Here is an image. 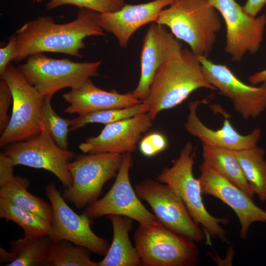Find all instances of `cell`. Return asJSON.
Masks as SVG:
<instances>
[{
	"label": "cell",
	"instance_id": "cell-1",
	"mask_svg": "<svg viewBox=\"0 0 266 266\" xmlns=\"http://www.w3.org/2000/svg\"><path fill=\"white\" fill-rule=\"evenodd\" d=\"M99 14L80 8L75 19L65 24H56L50 16L27 22L15 33L17 46L13 61L19 62L31 55L44 52L82 58L80 51L85 47V38L105 35L100 24Z\"/></svg>",
	"mask_w": 266,
	"mask_h": 266
},
{
	"label": "cell",
	"instance_id": "cell-2",
	"mask_svg": "<svg viewBox=\"0 0 266 266\" xmlns=\"http://www.w3.org/2000/svg\"><path fill=\"white\" fill-rule=\"evenodd\" d=\"M200 88L216 90L209 82L198 57L191 50H182L157 70L147 99L152 119L164 110L183 102Z\"/></svg>",
	"mask_w": 266,
	"mask_h": 266
},
{
	"label": "cell",
	"instance_id": "cell-3",
	"mask_svg": "<svg viewBox=\"0 0 266 266\" xmlns=\"http://www.w3.org/2000/svg\"><path fill=\"white\" fill-rule=\"evenodd\" d=\"M217 11L208 0H172L155 23L168 27L197 56L208 57L222 27Z\"/></svg>",
	"mask_w": 266,
	"mask_h": 266
},
{
	"label": "cell",
	"instance_id": "cell-4",
	"mask_svg": "<svg viewBox=\"0 0 266 266\" xmlns=\"http://www.w3.org/2000/svg\"><path fill=\"white\" fill-rule=\"evenodd\" d=\"M195 159L194 146L191 141H187L173 165L165 168L157 179L168 185L177 193L197 224L201 225L213 237L226 241L227 232L221 225L227 224L229 219L215 217L205 207L199 180L193 174Z\"/></svg>",
	"mask_w": 266,
	"mask_h": 266
},
{
	"label": "cell",
	"instance_id": "cell-5",
	"mask_svg": "<svg viewBox=\"0 0 266 266\" xmlns=\"http://www.w3.org/2000/svg\"><path fill=\"white\" fill-rule=\"evenodd\" d=\"M0 77L8 84L13 96L11 116L0 137V145L3 146L32 138L44 130L41 109L45 97L28 82L18 67L11 63Z\"/></svg>",
	"mask_w": 266,
	"mask_h": 266
},
{
	"label": "cell",
	"instance_id": "cell-6",
	"mask_svg": "<svg viewBox=\"0 0 266 266\" xmlns=\"http://www.w3.org/2000/svg\"><path fill=\"white\" fill-rule=\"evenodd\" d=\"M101 61L75 62L68 59H55L44 53L29 56L18 67L26 80L44 97L52 98L65 88L79 87L93 76H100Z\"/></svg>",
	"mask_w": 266,
	"mask_h": 266
},
{
	"label": "cell",
	"instance_id": "cell-7",
	"mask_svg": "<svg viewBox=\"0 0 266 266\" xmlns=\"http://www.w3.org/2000/svg\"><path fill=\"white\" fill-rule=\"evenodd\" d=\"M133 237L141 266H193L199 261L195 241L163 224H139Z\"/></svg>",
	"mask_w": 266,
	"mask_h": 266
},
{
	"label": "cell",
	"instance_id": "cell-8",
	"mask_svg": "<svg viewBox=\"0 0 266 266\" xmlns=\"http://www.w3.org/2000/svg\"><path fill=\"white\" fill-rule=\"evenodd\" d=\"M122 154L100 153L82 154L67 164L72 183L62 196L78 209L98 200L104 184L116 177Z\"/></svg>",
	"mask_w": 266,
	"mask_h": 266
},
{
	"label": "cell",
	"instance_id": "cell-9",
	"mask_svg": "<svg viewBox=\"0 0 266 266\" xmlns=\"http://www.w3.org/2000/svg\"><path fill=\"white\" fill-rule=\"evenodd\" d=\"M141 200L151 207L154 214L166 227L195 242H203L206 234L192 218L177 193L168 185L152 179L135 186Z\"/></svg>",
	"mask_w": 266,
	"mask_h": 266
},
{
	"label": "cell",
	"instance_id": "cell-10",
	"mask_svg": "<svg viewBox=\"0 0 266 266\" xmlns=\"http://www.w3.org/2000/svg\"><path fill=\"white\" fill-rule=\"evenodd\" d=\"M133 163L131 153L122 154L120 166L109 191L101 199L89 205L84 212L90 219L116 215L128 217L141 224H163L142 204L131 185L129 172Z\"/></svg>",
	"mask_w": 266,
	"mask_h": 266
},
{
	"label": "cell",
	"instance_id": "cell-11",
	"mask_svg": "<svg viewBox=\"0 0 266 266\" xmlns=\"http://www.w3.org/2000/svg\"><path fill=\"white\" fill-rule=\"evenodd\" d=\"M45 193L53 210L51 230L48 235L51 242L66 240L91 252L105 256L109 246L105 239L93 232L92 219L85 213L78 215L73 211L53 183L47 185Z\"/></svg>",
	"mask_w": 266,
	"mask_h": 266
},
{
	"label": "cell",
	"instance_id": "cell-12",
	"mask_svg": "<svg viewBox=\"0 0 266 266\" xmlns=\"http://www.w3.org/2000/svg\"><path fill=\"white\" fill-rule=\"evenodd\" d=\"M2 153L12 160L15 166L45 169L54 174L65 188L72 185L67 164L74 154L57 145L45 129L30 140L8 144Z\"/></svg>",
	"mask_w": 266,
	"mask_h": 266
},
{
	"label": "cell",
	"instance_id": "cell-13",
	"mask_svg": "<svg viewBox=\"0 0 266 266\" xmlns=\"http://www.w3.org/2000/svg\"><path fill=\"white\" fill-rule=\"evenodd\" d=\"M222 15L226 26L225 51L233 62H239L249 52L255 53L262 42L266 16L257 17L245 12L235 0H208Z\"/></svg>",
	"mask_w": 266,
	"mask_h": 266
},
{
	"label": "cell",
	"instance_id": "cell-14",
	"mask_svg": "<svg viewBox=\"0 0 266 266\" xmlns=\"http://www.w3.org/2000/svg\"><path fill=\"white\" fill-rule=\"evenodd\" d=\"M197 57L211 84L231 100L244 119L256 118L266 109V83L256 87L247 85L227 65L215 64L207 57Z\"/></svg>",
	"mask_w": 266,
	"mask_h": 266
},
{
	"label": "cell",
	"instance_id": "cell-15",
	"mask_svg": "<svg viewBox=\"0 0 266 266\" xmlns=\"http://www.w3.org/2000/svg\"><path fill=\"white\" fill-rule=\"evenodd\" d=\"M199 180L202 194L213 196L230 206L236 214L241 228L240 236L245 239L249 228L256 222L266 223V211L258 206L238 187L224 178L204 162L200 166Z\"/></svg>",
	"mask_w": 266,
	"mask_h": 266
},
{
	"label": "cell",
	"instance_id": "cell-16",
	"mask_svg": "<svg viewBox=\"0 0 266 266\" xmlns=\"http://www.w3.org/2000/svg\"><path fill=\"white\" fill-rule=\"evenodd\" d=\"M182 50L181 42L166 26L155 22L151 24L143 40L139 80L132 92L137 99L142 102L147 99L158 68Z\"/></svg>",
	"mask_w": 266,
	"mask_h": 266
},
{
	"label": "cell",
	"instance_id": "cell-17",
	"mask_svg": "<svg viewBox=\"0 0 266 266\" xmlns=\"http://www.w3.org/2000/svg\"><path fill=\"white\" fill-rule=\"evenodd\" d=\"M152 122L146 113L106 125L98 135L86 138L79 148L90 154L131 153L135 150L142 134L151 127Z\"/></svg>",
	"mask_w": 266,
	"mask_h": 266
},
{
	"label": "cell",
	"instance_id": "cell-18",
	"mask_svg": "<svg viewBox=\"0 0 266 266\" xmlns=\"http://www.w3.org/2000/svg\"><path fill=\"white\" fill-rule=\"evenodd\" d=\"M172 0H153L136 4H125L120 9L99 14L100 24L112 33L121 47H126L133 33L150 22H156L161 11Z\"/></svg>",
	"mask_w": 266,
	"mask_h": 266
},
{
	"label": "cell",
	"instance_id": "cell-19",
	"mask_svg": "<svg viewBox=\"0 0 266 266\" xmlns=\"http://www.w3.org/2000/svg\"><path fill=\"white\" fill-rule=\"evenodd\" d=\"M206 99L191 102L189 104V113L184 127L189 134L198 138L202 143L210 146L239 151L257 146L260 139L261 131L254 129L247 135L240 134L233 127L229 119L226 118L221 128L213 130L206 126L197 114L199 105L206 103Z\"/></svg>",
	"mask_w": 266,
	"mask_h": 266
},
{
	"label": "cell",
	"instance_id": "cell-20",
	"mask_svg": "<svg viewBox=\"0 0 266 266\" xmlns=\"http://www.w3.org/2000/svg\"><path fill=\"white\" fill-rule=\"evenodd\" d=\"M63 97L69 104L65 112L78 115L107 109L127 107L142 102L132 92L120 94L114 90L108 92L100 89L90 78L79 87L71 89L64 93Z\"/></svg>",
	"mask_w": 266,
	"mask_h": 266
},
{
	"label": "cell",
	"instance_id": "cell-21",
	"mask_svg": "<svg viewBox=\"0 0 266 266\" xmlns=\"http://www.w3.org/2000/svg\"><path fill=\"white\" fill-rule=\"evenodd\" d=\"M108 218L113 228V238L104 258L99 266H139V258L129 237L133 220L127 217L111 215Z\"/></svg>",
	"mask_w": 266,
	"mask_h": 266
},
{
	"label": "cell",
	"instance_id": "cell-22",
	"mask_svg": "<svg viewBox=\"0 0 266 266\" xmlns=\"http://www.w3.org/2000/svg\"><path fill=\"white\" fill-rule=\"evenodd\" d=\"M51 241L48 236L23 238L10 242L11 250L0 247V264L6 266H46Z\"/></svg>",
	"mask_w": 266,
	"mask_h": 266
},
{
	"label": "cell",
	"instance_id": "cell-23",
	"mask_svg": "<svg viewBox=\"0 0 266 266\" xmlns=\"http://www.w3.org/2000/svg\"><path fill=\"white\" fill-rule=\"evenodd\" d=\"M202 145L203 162L253 198L255 193L233 151L206 144Z\"/></svg>",
	"mask_w": 266,
	"mask_h": 266
},
{
	"label": "cell",
	"instance_id": "cell-24",
	"mask_svg": "<svg viewBox=\"0 0 266 266\" xmlns=\"http://www.w3.org/2000/svg\"><path fill=\"white\" fill-rule=\"evenodd\" d=\"M29 186L28 179L14 175L0 186V197L32 211L51 224L53 218L51 205L29 192L27 188Z\"/></svg>",
	"mask_w": 266,
	"mask_h": 266
},
{
	"label": "cell",
	"instance_id": "cell-25",
	"mask_svg": "<svg viewBox=\"0 0 266 266\" xmlns=\"http://www.w3.org/2000/svg\"><path fill=\"white\" fill-rule=\"evenodd\" d=\"M244 175L260 200L266 201V161L265 151L257 146L251 148L233 151Z\"/></svg>",
	"mask_w": 266,
	"mask_h": 266
},
{
	"label": "cell",
	"instance_id": "cell-26",
	"mask_svg": "<svg viewBox=\"0 0 266 266\" xmlns=\"http://www.w3.org/2000/svg\"><path fill=\"white\" fill-rule=\"evenodd\" d=\"M0 217L17 224L23 230L26 236H48L51 230L50 222L0 197Z\"/></svg>",
	"mask_w": 266,
	"mask_h": 266
},
{
	"label": "cell",
	"instance_id": "cell-27",
	"mask_svg": "<svg viewBox=\"0 0 266 266\" xmlns=\"http://www.w3.org/2000/svg\"><path fill=\"white\" fill-rule=\"evenodd\" d=\"M87 248L66 240L51 242L46 266H99Z\"/></svg>",
	"mask_w": 266,
	"mask_h": 266
},
{
	"label": "cell",
	"instance_id": "cell-28",
	"mask_svg": "<svg viewBox=\"0 0 266 266\" xmlns=\"http://www.w3.org/2000/svg\"><path fill=\"white\" fill-rule=\"evenodd\" d=\"M149 110L148 105L142 102L124 108L96 111L85 115H79L71 119L69 130L73 131L78 130L90 123H102L106 125L138 114L148 113Z\"/></svg>",
	"mask_w": 266,
	"mask_h": 266
},
{
	"label": "cell",
	"instance_id": "cell-29",
	"mask_svg": "<svg viewBox=\"0 0 266 266\" xmlns=\"http://www.w3.org/2000/svg\"><path fill=\"white\" fill-rule=\"evenodd\" d=\"M51 98L45 97L41 109V121L51 138L59 147L68 150L70 120L59 116L53 109Z\"/></svg>",
	"mask_w": 266,
	"mask_h": 266
},
{
	"label": "cell",
	"instance_id": "cell-30",
	"mask_svg": "<svg viewBox=\"0 0 266 266\" xmlns=\"http://www.w3.org/2000/svg\"><path fill=\"white\" fill-rule=\"evenodd\" d=\"M125 4V0H50L46 4V8L51 10L60 6L70 4L79 8H85L103 13L117 11Z\"/></svg>",
	"mask_w": 266,
	"mask_h": 266
},
{
	"label": "cell",
	"instance_id": "cell-31",
	"mask_svg": "<svg viewBox=\"0 0 266 266\" xmlns=\"http://www.w3.org/2000/svg\"><path fill=\"white\" fill-rule=\"evenodd\" d=\"M167 146L166 136L160 132L155 131L147 133L141 139L139 149L144 156L152 157L164 151Z\"/></svg>",
	"mask_w": 266,
	"mask_h": 266
},
{
	"label": "cell",
	"instance_id": "cell-32",
	"mask_svg": "<svg viewBox=\"0 0 266 266\" xmlns=\"http://www.w3.org/2000/svg\"><path fill=\"white\" fill-rule=\"evenodd\" d=\"M13 102V96L6 81L1 78L0 81V133L1 134L6 129L10 118L7 111Z\"/></svg>",
	"mask_w": 266,
	"mask_h": 266
},
{
	"label": "cell",
	"instance_id": "cell-33",
	"mask_svg": "<svg viewBox=\"0 0 266 266\" xmlns=\"http://www.w3.org/2000/svg\"><path fill=\"white\" fill-rule=\"evenodd\" d=\"M17 46V39L14 33L9 37L7 44L0 48V75L3 73L10 61H13Z\"/></svg>",
	"mask_w": 266,
	"mask_h": 266
},
{
	"label": "cell",
	"instance_id": "cell-34",
	"mask_svg": "<svg viewBox=\"0 0 266 266\" xmlns=\"http://www.w3.org/2000/svg\"><path fill=\"white\" fill-rule=\"evenodd\" d=\"M12 160L2 152L0 153V186L4 184L14 176Z\"/></svg>",
	"mask_w": 266,
	"mask_h": 266
},
{
	"label": "cell",
	"instance_id": "cell-35",
	"mask_svg": "<svg viewBox=\"0 0 266 266\" xmlns=\"http://www.w3.org/2000/svg\"><path fill=\"white\" fill-rule=\"evenodd\" d=\"M266 4V0H247L243 8L249 15L256 17Z\"/></svg>",
	"mask_w": 266,
	"mask_h": 266
},
{
	"label": "cell",
	"instance_id": "cell-36",
	"mask_svg": "<svg viewBox=\"0 0 266 266\" xmlns=\"http://www.w3.org/2000/svg\"><path fill=\"white\" fill-rule=\"evenodd\" d=\"M248 80L252 84L266 83V69L252 75Z\"/></svg>",
	"mask_w": 266,
	"mask_h": 266
},
{
	"label": "cell",
	"instance_id": "cell-37",
	"mask_svg": "<svg viewBox=\"0 0 266 266\" xmlns=\"http://www.w3.org/2000/svg\"><path fill=\"white\" fill-rule=\"evenodd\" d=\"M33 2L42 3L46 0H32Z\"/></svg>",
	"mask_w": 266,
	"mask_h": 266
}]
</instances>
